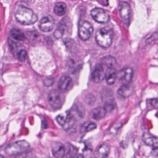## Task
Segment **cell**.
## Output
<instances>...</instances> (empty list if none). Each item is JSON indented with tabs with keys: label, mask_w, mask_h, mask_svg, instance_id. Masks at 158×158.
Listing matches in <instances>:
<instances>
[{
	"label": "cell",
	"mask_w": 158,
	"mask_h": 158,
	"mask_svg": "<svg viewBox=\"0 0 158 158\" xmlns=\"http://www.w3.org/2000/svg\"><path fill=\"white\" fill-rule=\"evenodd\" d=\"M134 74V71L131 67H124L118 71L117 77L124 84H129L133 79Z\"/></svg>",
	"instance_id": "obj_9"
},
{
	"label": "cell",
	"mask_w": 158,
	"mask_h": 158,
	"mask_svg": "<svg viewBox=\"0 0 158 158\" xmlns=\"http://www.w3.org/2000/svg\"><path fill=\"white\" fill-rule=\"evenodd\" d=\"M27 52L25 49H22L18 52L17 57L19 60L21 62H24L27 57Z\"/></svg>",
	"instance_id": "obj_24"
},
{
	"label": "cell",
	"mask_w": 158,
	"mask_h": 158,
	"mask_svg": "<svg viewBox=\"0 0 158 158\" xmlns=\"http://www.w3.org/2000/svg\"><path fill=\"white\" fill-rule=\"evenodd\" d=\"M110 152V146L107 143L102 144L97 151V155L98 158H107Z\"/></svg>",
	"instance_id": "obj_16"
},
{
	"label": "cell",
	"mask_w": 158,
	"mask_h": 158,
	"mask_svg": "<svg viewBox=\"0 0 158 158\" xmlns=\"http://www.w3.org/2000/svg\"><path fill=\"white\" fill-rule=\"evenodd\" d=\"M73 85V81L71 77L67 76H63L61 77L58 83L59 89L63 92L68 91Z\"/></svg>",
	"instance_id": "obj_12"
},
{
	"label": "cell",
	"mask_w": 158,
	"mask_h": 158,
	"mask_svg": "<svg viewBox=\"0 0 158 158\" xmlns=\"http://www.w3.org/2000/svg\"><path fill=\"white\" fill-rule=\"evenodd\" d=\"M71 158H84V156L81 154H77Z\"/></svg>",
	"instance_id": "obj_28"
},
{
	"label": "cell",
	"mask_w": 158,
	"mask_h": 158,
	"mask_svg": "<svg viewBox=\"0 0 158 158\" xmlns=\"http://www.w3.org/2000/svg\"><path fill=\"white\" fill-rule=\"evenodd\" d=\"M97 127L96 124L93 122H85L80 127V132L81 133H84L90 132L96 129Z\"/></svg>",
	"instance_id": "obj_22"
},
{
	"label": "cell",
	"mask_w": 158,
	"mask_h": 158,
	"mask_svg": "<svg viewBox=\"0 0 158 158\" xmlns=\"http://www.w3.org/2000/svg\"><path fill=\"white\" fill-rule=\"evenodd\" d=\"M30 148V144L26 140H17L8 144L5 148V152L9 156L19 155L26 152Z\"/></svg>",
	"instance_id": "obj_3"
},
{
	"label": "cell",
	"mask_w": 158,
	"mask_h": 158,
	"mask_svg": "<svg viewBox=\"0 0 158 158\" xmlns=\"http://www.w3.org/2000/svg\"><path fill=\"white\" fill-rule=\"evenodd\" d=\"M93 33V27L90 23L87 21H83L79 23L78 34L80 38L83 40H88Z\"/></svg>",
	"instance_id": "obj_6"
},
{
	"label": "cell",
	"mask_w": 158,
	"mask_h": 158,
	"mask_svg": "<svg viewBox=\"0 0 158 158\" xmlns=\"http://www.w3.org/2000/svg\"><path fill=\"white\" fill-rule=\"evenodd\" d=\"M107 111L105 108L98 107L94 108L90 112V116L94 120H98L103 119L106 115Z\"/></svg>",
	"instance_id": "obj_15"
},
{
	"label": "cell",
	"mask_w": 158,
	"mask_h": 158,
	"mask_svg": "<svg viewBox=\"0 0 158 158\" xmlns=\"http://www.w3.org/2000/svg\"><path fill=\"white\" fill-rule=\"evenodd\" d=\"M133 92V88L128 84H123L117 90L118 95L123 98H129Z\"/></svg>",
	"instance_id": "obj_18"
},
{
	"label": "cell",
	"mask_w": 158,
	"mask_h": 158,
	"mask_svg": "<svg viewBox=\"0 0 158 158\" xmlns=\"http://www.w3.org/2000/svg\"><path fill=\"white\" fill-rule=\"evenodd\" d=\"M150 103L153 108L158 110V98L151 99L150 101Z\"/></svg>",
	"instance_id": "obj_25"
},
{
	"label": "cell",
	"mask_w": 158,
	"mask_h": 158,
	"mask_svg": "<svg viewBox=\"0 0 158 158\" xmlns=\"http://www.w3.org/2000/svg\"><path fill=\"white\" fill-rule=\"evenodd\" d=\"M67 6L63 2H58L55 4L54 7V12L56 15L61 16L66 13Z\"/></svg>",
	"instance_id": "obj_20"
},
{
	"label": "cell",
	"mask_w": 158,
	"mask_h": 158,
	"mask_svg": "<svg viewBox=\"0 0 158 158\" xmlns=\"http://www.w3.org/2000/svg\"><path fill=\"white\" fill-rule=\"evenodd\" d=\"M71 111L78 115L80 118H83L85 115V108L82 104L79 103H75L72 107Z\"/></svg>",
	"instance_id": "obj_21"
},
{
	"label": "cell",
	"mask_w": 158,
	"mask_h": 158,
	"mask_svg": "<svg viewBox=\"0 0 158 158\" xmlns=\"http://www.w3.org/2000/svg\"><path fill=\"white\" fill-rule=\"evenodd\" d=\"M50 105L53 109L59 110L62 107L64 103V97L62 93L57 89H52L50 91L48 96Z\"/></svg>",
	"instance_id": "obj_4"
},
{
	"label": "cell",
	"mask_w": 158,
	"mask_h": 158,
	"mask_svg": "<svg viewBox=\"0 0 158 158\" xmlns=\"http://www.w3.org/2000/svg\"><path fill=\"white\" fill-rule=\"evenodd\" d=\"M52 151L54 157L57 158H62L65 154V148L60 142H56L52 144Z\"/></svg>",
	"instance_id": "obj_14"
},
{
	"label": "cell",
	"mask_w": 158,
	"mask_h": 158,
	"mask_svg": "<svg viewBox=\"0 0 158 158\" xmlns=\"http://www.w3.org/2000/svg\"><path fill=\"white\" fill-rule=\"evenodd\" d=\"M113 31L110 27L100 28L96 32L95 39L99 46L104 48L110 47L112 43Z\"/></svg>",
	"instance_id": "obj_2"
},
{
	"label": "cell",
	"mask_w": 158,
	"mask_h": 158,
	"mask_svg": "<svg viewBox=\"0 0 158 158\" xmlns=\"http://www.w3.org/2000/svg\"><path fill=\"white\" fill-rule=\"evenodd\" d=\"M56 119L59 124L65 130H68L73 127L76 121L75 117L71 112L66 114V115L59 114Z\"/></svg>",
	"instance_id": "obj_5"
},
{
	"label": "cell",
	"mask_w": 158,
	"mask_h": 158,
	"mask_svg": "<svg viewBox=\"0 0 158 158\" xmlns=\"http://www.w3.org/2000/svg\"><path fill=\"white\" fill-rule=\"evenodd\" d=\"M11 35L14 39L18 41H24L26 39L24 34L20 29L16 28L12 29Z\"/></svg>",
	"instance_id": "obj_23"
},
{
	"label": "cell",
	"mask_w": 158,
	"mask_h": 158,
	"mask_svg": "<svg viewBox=\"0 0 158 158\" xmlns=\"http://www.w3.org/2000/svg\"><path fill=\"white\" fill-rule=\"evenodd\" d=\"M142 140L146 145L153 148L158 147V137L154 136L148 133H143Z\"/></svg>",
	"instance_id": "obj_13"
},
{
	"label": "cell",
	"mask_w": 158,
	"mask_h": 158,
	"mask_svg": "<svg viewBox=\"0 0 158 158\" xmlns=\"http://www.w3.org/2000/svg\"><path fill=\"white\" fill-rule=\"evenodd\" d=\"M105 74L106 72L104 71L103 65L99 64L94 68L91 74V79L95 83H101L105 78Z\"/></svg>",
	"instance_id": "obj_11"
},
{
	"label": "cell",
	"mask_w": 158,
	"mask_h": 158,
	"mask_svg": "<svg viewBox=\"0 0 158 158\" xmlns=\"http://www.w3.org/2000/svg\"><path fill=\"white\" fill-rule=\"evenodd\" d=\"M55 20L51 15L43 17L39 24V27L43 32H48L51 31L54 27Z\"/></svg>",
	"instance_id": "obj_10"
},
{
	"label": "cell",
	"mask_w": 158,
	"mask_h": 158,
	"mask_svg": "<svg viewBox=\"0 0 158 158\" xmlns=\"http://www.w3.org/2000/svg\"><path fill=\"white\" fill-rule=\"evenodd\" d=\"M151 153L153 156H158V147L153 148L152 150Z\"/></svg>",
	"instance_id": "obj_27"
},
{
	"label": "cell",
	"mask_w": 158,
	"mask_h": 158,
	"mask_svg": "<svg viewBox=\"0 0 158 158\" xmlns=\"http://www.w3.org/2000/svg\"><path fill=\"white\" fill-rule=\"evenodd\" d=\"M118 9L122 22L125 24H129L131 20L132 12L131 8L129 3L126 2H120L119 3Z\"/></svg>",
	"instance_id": "obj_7"
},
{
	"label": "cell",
	"mask_w": 158,
	"mask_h": 158,
	"mask_svg": "<svg viewBox=\"0 0 158 158\" xmlns=\"http://www.w3.org/2000/svg\"><path fill=\"white\" fill-rule=\"evenodd\" d=\"M90 14L93 20L99 23H107L110 20L109 15L101 8H94L91 11Z\"/></svg>",
	"instance_id": "obj_8"
},
{
	"label": "cell",
	"mask_w": 158,
	"mask_h": 158,
	"mask_svg": "<svg viewBox=\"0 0 158 158\" xmlns=\"http://www.w3.org/2000/svg\"><path fill=\"white\" fill-rule=\"evenodd\" d=\"M16 20L21 24L30 25L35 23L38 20L36 14L31 9L19 5L15 11Z\"/></svg>",
	"instance_id": "obj_1"
},
{
	"label": "cell",
	"mask_w": 158,
	"mask_h": 158,
	"mask_svg": "<svg viewBox=\"0 0 158 158\" xmlns=\"http://www.w3.org/2000/svg\"><path fill=\"white\" fill-rule=\"evenodd\" d=\"M54 79L52 78H47L44 81V84L46 86H50L54 83Z\"/></svg>",
	"instance_id": "obj_26"
},
{
	"label": "cell",
	"mask_w": 158,
	"mask_h": 158,
	"mask_svg": "<svg viewBox=\"0 0 158 158\" xmlns=\"http://www.w3.org/2000/svg\"><path fill=\"white\" fill-rule=\"evenodd\" d=\"M101 64L105 65L107 68H115L117 65V61L116 59L112 56H107L103 57L101 60Z\"/></svg>",
	"instance_id": "obj_19"
},
{
	"label": "cell",
	"mask_w": 158,
	"mask_h": 158,
	"mask_svg": "<svg viewBox=\"0 0 158 158\" xmlns=\"http://www.w3.org/2000/svg\"><path fill=\"white\" fill-rule=\"evenodd\" d=\"M117 73L115 68H107L105 74V78L108 85H111L115 83L117 77Z\"/></svg>",
	"instance_id": "obj_17"
}]
</instances>
